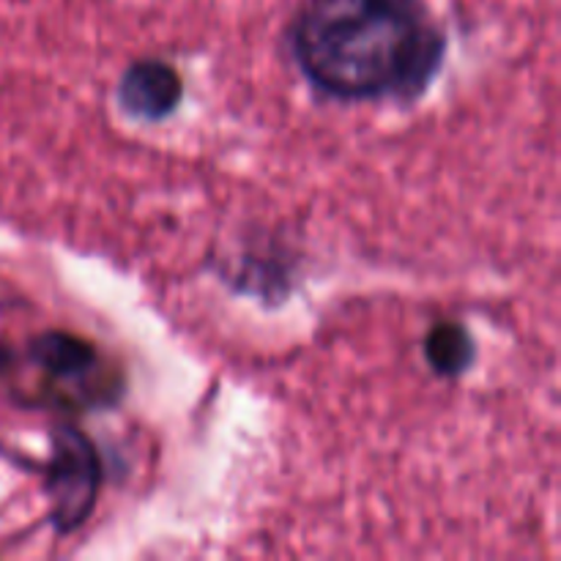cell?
Masks as SVG:
<instances>
[{"label": "cell", "instance_id": "1", "mask_svg": "<svg viewBox=\"0 0 561 561\" xmlns=\"http://www.w3.org/2000/svg\"><path fill=\"white\" fill-rule=\"evenodd\" d=\"M288 42L301 75L345 102L416 99L447 58L425 0H305Z\"/></svg>", "mask_w": 561, "mask_h": 561}, {"label": "cell", "instance_id": "2", "mask_svg": "<svg viewBox=\"0 0 561 561\" xmlns=\"http://www.w3.org/2000/svg\"><path fill=\"white\" fill-rule=\"evenodd\" d=\"M53 453L47 463L49 518L60 535L77 531L93 513L102 485V460L85 433L71 425L53 431Z\"/></svg>", "mask_w": 561, "mask_h": 561}, {"label": "cell", "instance_id": "3", "mask_svg": "<svg viewBox=\"0 0 561 561\" xmlns=\"http://www.w3.org/2000/svg\"><path fill=\"white\" fill-rule=\"evenodd\" d=\"M184 99V80L170 64L157 58L135 60L118 82V104L135 121H162Z\"/></svg>", "mask_w": 561, "mask_h": 561}, {"label": "cell", "instance_id": "4", "mask_svg": "<svg viewBox=\"0 0 561 561\" xmlns=\"http://www.w3.org/2000/svg\"><path fill=\"white\" fill-rule=\"evenodd\" d=\"M27 354L47 373L49 383H55L58 392L64 383H69L66 389H93L88 383H91L93 373L102 367V354L96 351V345L69 332L38 334L31 343V348H27Z\"/></svg>", "mask_w": 561, "mask_h": 561}, {"label": "cell", "instance_id": "5", "mask_svg": "<svg viewBox=\"0 0 561 561\" xmlns=\"http://www.w3.org/2000/svg\"><path fill=\"white\" fill-rule=\"evenodd\" d=\"M474 337L463 323L444 321L427 332L425 337V359L433 373L444 378L463 376L474 365Z\"/></svg>", "mask_w": 561, "mask_h": 561}, {"label": "cell", "instance_id": "6", "mask_svg": "<svg viewBox=\"0 0 561 561\" xmlns=\"http://www.w3.org/2000/svg\"><path fill=\"white\" fill-rule=\"evenodd\" d=\"M11 359H14V356H11V351H9V348H3V345H0V376H3V373L9 370V367H11Z\"/></svg>", "mask_w": 561, "mask_h": 561}]
</instances>
